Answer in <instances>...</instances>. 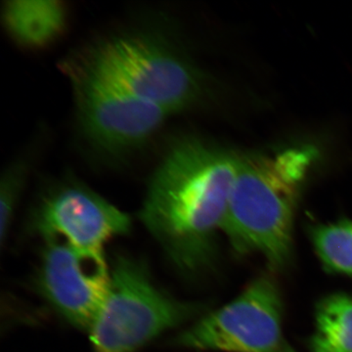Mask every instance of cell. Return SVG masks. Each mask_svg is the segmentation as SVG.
Listing matches in <instances>:
<instances>
[{"instance_id":"1","label":"cell","mask_w":352,"mask_h":352,"mask_svg":"<svg viewBox=\"0 0 352 352\" xmlns=\"http://www.w3.org/2000/svg\"><path fill=\"white\" fill-rule=\"evenodd\" d=\"M240 156L193 136L175 140L153 173L139 217L182 272L210 261Z\"/></svg>"},{"instance_id":"2","label":"cell","mask_w":352,"mask_h":352,"mask_svg":"<svg viewBox=\"0 0 352 352\" xmlns=\"http://www.w3.org/2000/svg\"><path fill=\"white\" fill-rule=\"evenodd\" d=\"M318 157L312 145L240 156L220 227L234 251L261 254L274 270L289 263L298 200Z\"/></svg>"},{"instance_id":"3","label":"cell","mask_w":352,"mask_h":352,"mask_svg":"<svg viewBox=\"0 0 352 352\" xmlns=\"http://www.w3.org/2000/svg\"><path fill=\"white\" fill-rule=\"evenodd\" d=\"M92 66L140 100L170 116L203 98L205 78L178 46L154 32H131L80 53Z\"/></svg>"},{"instance_id":"4","label":"cell","mask_w":352,"mask_h":352,"mask_svg":"<svg viewBox=\"0 0 352 352\" xmlns=\"http://www.w3.org/2000/svg\"><path fill=\"white\" fill-rule=\"evenodd\" d=\"M196 312L195 305L157 289L140 261L120 254L107 298L88 331L94 352H136Z\"/></svg>"},{"instance_id":"5","label":"cell","mask_w":352,"mask_h":352,"mask_svg":"<svg viewBox=\"0 0 352 352\" xmlns=\"http://www.w3.org/2000/svg\"><path fill=\"white\" fill-rule=\"evenodd\" d=\"M61 71L73 87L85 138L108 156H124L142 147L170 117L120 87L80 54L62 62Z\"/></svg>"},{"instance_id":"6","label":"cell","mask_w":352,"mask_h":352,"mask_svg":"<svg viewBox=\"0 0 352 352\" xmlns=\"http://www.w3.org/2000/svg\"><path fill=\"white\" fill-rule=\"evenodd\" d=\"M173 344L198 351L280 352L282 302L276 285L258 278L232 302L183 331Z\"/></svg>"},{"instance_id":"7","label":"cell","mask_w":352,"mask_h":352,"mask_svg":"<svg viewBox=\"0 0 352 352\" xmlns=\"http://www.w3.org/2000/svg\"><path fill=\"white\" fill-rule=\"evenodd\" d=\"M32 227L46 241H60L87 258L106 261L109 241L131 230V217L75 179L46 192L32 215Z\"/></svg>"},{"instance_id":"8","label":"cell","mask_w":352,"mask_h":352,"mask_svg":"<svg viewBox=\"0 0 352 352\" xmlns=\"http://www.w3.org/2000/svg\"><path fill=\"white\" fill-rule=\"evenodd\" d=\"M38 275L43 298L69 323L89 331L109 294L106 261L83 256L60 241H46Z\"/></svg>"},{"instance_id":"9","label":"cell","mask_w":352,"mask_h":352,"mask_svg":"<svg viewBox=\"0 0 352 352\" xmlns=\"http://www.w3.org/2000/svg\"><path fill=\"white\" fill-rule=\"evenodd\" d=\"M2 21L16 43L27 50H43L63 36L68 9L57 0H11L4 3Z\"/></svg>"},{"instance_id":"10","label":"cell","mask_w":352,"mask_h":352,"mask_svg":"<svg viewBox=\"0 0 352 352\" xmlns=\"http://www.w3.org/2000/svg\"><path fill=\"white\" fill-rule=\"evenodd\" d=\"M310 352H352L351 295L333 294L319 303Z\"/></svg>"},{"instance_id":"11","label":"cell","mask_w":352,"mask_h":352,"mask_svg":"<svg viewBox=\"0 0 352 352\" xmlns=\"http://www.w3.org/2000/svg\"><path fill=\"white\" fill-rule=\"evenodd\" d=\"M311 237L315 252L326 270L352 276V220L314 226Z\"/></svg>"},{"instance_id":"12","label":"cell","mask_w":352,"mask_h":352,"mask_svg":"<svg viewBox=\"0 0 352 352\" xmlns=\"http://www.w3.org/2000/svg\"><path fill=\"white\" fill-rule=\"evenodd\" d=\"M28 164L25 161L14 162L4 171L0 184V227H1V242L3 244L7 233L10 228L14 212L22 194L27 180Z\"/></svg>"},{"instance_id":"13","label":"cell","mask_w":352,"mask_h":352,"mask_svg":"<svg viewBox=\"0 0 352 352\" xmlns=\"http://www.w3.org/2000/svg\"><path fill=\"white\" fill-rule=\"evenodd\" d=\"M280 352H295L293 351V349H291V347H289L288 346H284L282 347L281 351Z\"/></svg>"}]
</instances>
